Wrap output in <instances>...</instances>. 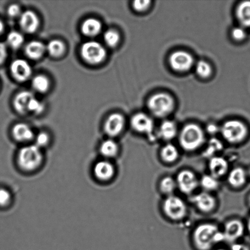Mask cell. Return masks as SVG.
I'll return each mask as SVG.
<instances>
[{
  "label": "cell",
  "mask_w": 250,
  "mask_h": 250,
  "mask_svg": "<svg viewBox=\"0 0 250 250\" xmlns=\"http://www.w3.org/2000/svg\"><path fill=\"white\" fill-rule=\"evenodd\" d=\"M193 242L197 250H210L215 245L225 241L224 232L213 224H203L193 232Z\"/></svg>",
  "instance_id": "cell-1"
},
{
  "label": "cell",
  "mask_w": 250,
  "mask_h": 250,
  "mask_svg": "<svg viewBox=\"0 0 250 250\" xmlns=\"http://www.w3.org/2000/svg\"><path fill=\"white\" fill-rule=\"evenodd\" d=\"M17 164L24 171H34L43 163V155L42 149L36 145L26 146L20 149L17 154Z\"/></svg>",
  "instance_id": "cell-2"
},
{
  "label": "cell",
  "mask_w": 250,
  "mask_h": 250,
  "mask_svg": "<svg viewBox=\"0 0 250 250\" xmlns=\"http://www.w3.org/2000/svg\"><path fill=\"white\" fill-rule=\"evenodd\" d=\"M205 134L198 125L188 124L183 127L179 137V142L184 150L192 152L200 148L205 142Z\"/></svg>",
  "instance_id": "cell-3"
},
{
  "label": "cell",
  "mask_w": 250,
  "mask_h": 250,
  "mask_svg": "<svg viewBox=\"0 0 250 250\" xmlns=\"http://www.w3.org/2000/svg\"><path fill=\"white\" fill-rule=\"evenodd\" d=\"M163 209L166 216L173 221L183 220L188 213L187 205L182 198L173 195L164 200Z\"/></svg>",
  "instance_id": "cell-4"
},
{
  "label": "cell",
  "mask_w": 250,
  "mask_h": 250,
  "mask_svg": "<svg viewBox=\"0 0 250 250\" xmlns=\"http://www.w3.org/2000/svg\"><path fill=\"white\" fill-rule=\"evenodd\" d=\"M148 106L149 111L154 116L163 117L167 116L173 109L174 102L170 95L159 93L153 95L149 99Z\"/></svg>",
  "instance_id": "cell-5"
},
{
  "label": "cell",
  "mask_w": 250,
  "mask_h": 250,
  "mask_svg": "<svg viewBox=\"0 0 250 250\" xmlns=\"http://www.w3.org/2000/svg\"><path fill=\"white\" fill-rule=\"evenodd\" d=\"M80 51L83 60L93 65L102 62L107 55L106 49L96 41H89L83 43Z\"/></svg>",
  "instance_id": "cell-6"
},
{
  "label": "cell",
  "mask_w": 250,
  "mask_h": 250,
  "mask_svg": "<svg viewBox=\"0 0 250 250\" xmlns=\"http://www.w3.org/2000/svg\"><path fill=\"white\" fill-rule=\"evenodd\" d=\"M221 133L225 141L230 144H237L246 138L247 129L243 123L237 121H230L223 125Z\"/></svg>",
  "instance_id": "cell-7"
},
{
  "label": "cell",
  "mask_w": 250,
  "mask_h": 250,
  "mask_svg": "<svg viewBox=\"0 0 250 250\" xmlns=\"http://www.w3.org/2000/svg\"><path fill=\"white\" fill-rule=\"evenodd\" d=\"M175 180L177 188L181 192L186 195L194 192L200 184L195 174L189 170L181 171Z\"/></svg>",
  "instance_id": "cell-8"
},
{
  "label": "cell",
  "mask_w": 250,
  "mask_h": 250,
  "mask_svg": "<svg viewBox=\"0 0 250 250\" xmlns=\"http://www.w3.org/2000/svg\"><path fill=\"white\" fill-rule=\"evenodd\" d=\"M193 63L192 56L183 51H176L170 58L171 67L178 72H183L189 70Z\"/></svg>",
  "instance_id": "cell-9"
},
{
  "label": "cell",
  "mask_w": 250,
  "mask_h": 250,
  "mask_svg": "<svg viewBox=\"0 0 250 250\" xmlns=\"http://www.w3.org/2000/svg\"><path fill=\"white\" fill-rule=\"evenodd\" d=\"M94 175L95 177L100 181L107 182L113 178L116 168L114 164L108 159H104L98 161L94 167Z\"/></svg>",
  "instance_id": "cell-10"
},
{
  "label": "cell",
  "mask_w": 250,
  "mask_h": 250,
  "mask_svg": "<svg viewBox=\"0 0 250 250\" xmlns=\"http://www.w3.org/2000/svg\"><path fill=\"white\" fill-rule=\"evenodd\" d=\"M131 125L132 128L139 133L146 134L149 136H153V121L147 115L143 113L135 115L131 119Z\"/></svg>",
  "instance_id": "cell-11"
},
{
  "label": "cell",
  "mask_w": 250,
  "mask_h": 250,
  "mask_svg": "<svg viewBox=\"0 0 250 250\" xmlns=\"http://www.w3.org/2000/svg\"><path fill=\"white\" fill-rule=\"evenodd\" d=\"M223 232L225 236V241L230 244H233L237 239L243 236L244 226L239 220L232 219L226 223Z\"/></svg>",
  "instance_id": "cell-12"
},
{
  "label": "cell",
  "mask_w": 250,
  "mask_h": 250,
  "mask_svg": "<svg viewBox=\"0 0 250 250\" xmlns=\"http://www.w3.org/2000/svg\"><path fill=\"white\" fill-rule=\"evenodd\" d=\"M192 202L203 212L209 213L215 209L217 201L214 196L208 192H202L193 196Z\"/></svg>",
  "instance_id": "cell-13"
},
{
  "label": "cell",
  "mask_w": 250,
  "mask_h": 250,
  "mask_svg": "<svg viewBox=\"0 0 250 250\" xmlns=\"http://www.w3.org/2000/svg\"><path fill=\"white\" fill-rule=\"evenodd\" d=\"M11 72L15 79L24 82L31 77L32 68L26 61L18 59L12 62Z\"/></svg>",
  "instance_id": "cell-14"
},
{
  "label": "cell",
  "mask_w": 250,
  "mask_h": 250,
  "mask_svg": "<svg viewBox=\"0 0 250 250\" xmlns=\"http://www.w3.org/2000/svg\"><path fill=\"white\" fill-rule=\"evenodd\" d=\"M125 120L121 114L114 113L109 116L105 122L104 129L107 136L114 137L119 136L123 131Z\"/></svg>",
  "instance_id": "cell-15"
},
{
  "label": "cell",
  "mask_w": 250,
  "mask_h": 250,
  "mask_svg": "<svg viewBox=\"0 0 250 250\" xmlns=\"http://www.w3.org/2000/svg\"><path fill=\"white\" fill-rule=\"evenodd\" d=\"M38 16L31 11H26L20 16V26L26 33L32 34L38 30L39 26Z\"/></svg>",
  "instance_id": "cell-16"
},
{
  "label": "cell",
  "mask_w": 250,
  "mask_h": 250,
  "mask_svg": "<svg viewBox=\"0 0 250 250\" xmlns=\"http://www.w3.org/2000/svg\"><path fill=\"white\" fill-rule=\"evenodd\" d=\"M210 175L219 180L226 175L229 171V164L224 158L215 156L210 159L209 162Z\"/></svg>",
  "instance_id": "cell-17"
},
{
  "label": "cell",
  "mask_w": 250,
  "mask_h": 250,
  "mask_svg": "<svg viewBox=\"0 0 250 250\" xmlns=\"http://www.w3.org/2000/svg\"><path fill=\"white\" fill-rule=\"evenodd\" d=\"M12 136L16 141L26 142L34 139L33 130L28 125L23 123L17 124L12 130Z\"/></svg>",
  "instance_id": "cell-18"
},
{
  "label": "cell",
  "mask_w": 250,
  "mask_h": 250,
  "mask_svg": "<svg viewBox=\"0 0 250 250\" xmlns=\"http://www.w3.org/2000/svg\"><path fill=\"white\" fill-rule=\"evenodd\" d=\"M34 95L29 91H22L19 93L14 100L15 109L19 114H24L28 112V106Z\"/></svg>",
  "instance_id": "cell-19"
},
{
  "label": "cell",
  "mask_w": 250,
  "mask_h": 250,
  "mask_svg": "<svg viewBox=\"0 0 250 250\" xmlns=\"http://www.w3.org/2000/svg\"><path fill=\"white\" fill-rule=\"evenodd\" d=\"M102 29V24L99 20L90 18L85 20L82 25V33L88 37L99 35Z\"/></svg>",
  "instance_id": "cell-20"
},
{
  "label": "cell",
  "mask_w": 250,
  "mask_h": 250,
  "mask_svg": "<svg viewBox=\"0 0 250 250\" xmlns=\"http://www.w3.org/2000/svg\"><path fill=\"white\" fill-rule=\"evenodd\" d=\"M246 171L241 167H236L230 171L228 176V182L232 187L241 188L246 182Z\"/></svg>",
  "instance_id": "cell-21"
},
{
  "label": "cell",
  "mask_w": 250,
  "mask_h": 250,
  "mask_svg": "<svg viewBox=\"0 0 250 250\" xmlns=\"http://www.w3.org/2000/svg\"><path fill=\"white\" fill-rule=\"evenodd\" d=\"M46 46L39 41H32L26 45L24 51L26 55L31 60H36L43 55Z\"/></svg>",
  "instance_id": "cell-22"
},
{
  "label": "cell",
  "mask_w": 250,
  "mask_h": 250,
  "mask_svg": "<svg viewBox=\"0 0 250 250\" xmlns=\"http://www.w3.org/2000/svg\"><path fill=\"white\" fill-rule=\"evenodd\" d=\"M119 147L113 139H109L102 142L100 147V153L105 159L115 158L119 153Z\"/></svg>",
  "instance_id": "cell-23"
},
{
  "label": "cell",
  "mask_w": 250,
  "mask_h": 250,
  "mask_svg": "<svg viewBox=\"0 0 250 250\" xmlns=\"http://www.w3.org/2000/svg\"><path fill=\"white\" fill-rule=\"evenodd\" d=\"M160 156L164 163L168 164L175 163L179 158V151L177 148L173 144H168L162 148Z\"/></svg>",
  "instance_id": "cell-24"
},
{
  "label": "cell",
  "mask_w": 250,
  "mask_h": 250,
  "mask_svg": "<svg viewBox=\"0 0 250 250\" xmlns=\"http://www.w3.org/2000/svg\"><path fill=\"white\" fill-rule=\"evenodd\" d=\"M159 134L162 139L165 141H170L176 136L177 127L173 122L166 121L161 124Z\"/></svg>",
  "instance_id": "cell-25"
},
{
  "label": "cell",
  "mask_w": 250,
  "mask_h": 250,
  "mask_svg": "<svg viewBox=\"0 0 250 250\" xmlns=\"http://www.w3.org/2000/svg\"><path fill=\"white\" fill-rule=\"evenodd\" d=\"M237 17L242 25L250 27V1H244L239 5Z\"/></svg>",
  "instance_id": "cell-26"
},
{
  "label": "cell",
  "mask_w": 250,
  "mask_h": 250,
  "mask_svg": "<svg viewBox=\"0 0 250 250\" xmlns=\"http://www.w3.org/2000/svg\"><path fill=\"white\" fill-rule=\"evenodd\" d=\"M176 188L177 186H176V180L171 176H166L162 179L159 183L161 192L167 196L172 195Z\"/></svg>",
  "instance_id": "cell-27"
},
{
  "label": "cell",
  "mask_w": 250,
  "mask_h": 250,
  "mask_svg": "<svg viewBox=\"0 0 250 250\" xmlns=\"http://www.w3.org/2000/svg\"><path fill=\"white\" fill-rule=\"evenodd\" d=\"M201 186L206 192L217 190L219 187V180L211 175H205L199 182Z\"/></svg>",
  "instance_id": "cell-28"
},
{
  "label": "cell",
  "mask_w": 250,
  "mask_h": 250,
  "mask_svg": "<svg viewBox=\"0 0 250 250\" xmlns=\"http://www.w3.org/2000/svg\"><path fill=\"white\" fill-rule=\"evenodd\" d=\"M31 84L36 91L44 93L48 90L49 87H50V82L45 76L37 75L32 80Z\"/></svg>",
  "instance_id": "cell-29"
},
{
  "label": "cell",
  "mask_w": 250,
  "mask_h": 250,
  "mask_svg": "<svg viewBox=\"0 0 250 250\" xmlns=\"http://www.w3.org/2000/svg\"><path fill=\"white\" fill-rule=\"evenodd\" d=\"M46 50L53 57H60L65 51L64 44L60 40L51 41L46 46Z\"/></svg>",
  "instance_id": "cell-30"
},
{
  "label": "cell",
  "mask_w": 250,
  "mask_h": 250,
  "mask_svg": "<svg viewBox=\"0 0 250 250\" xmlns=\"http://www.w3.org/2000/svg\"><path fill=\"white\" fill-rule=\"evenodd\" d=\"M24 37L17 31H12L7 36V42L12 48L21 47L24 42Z\"/></svg>",
  "instance_id": "cell-31"
},
{
  "label": "cell",
  "mask_w": 250,
  "mask_h": 250,
  "mask_svg": "<svg viewBox=\"0 0 250 250\" xmlns=\"http://www.w3.org/2000/svg\"><path fill=\"white\" fill-rule=\"evenodd\" d=\"M223 144L221 142L217 139L213 138L210 140L207 148L204 153L205 157H209L211 158L215 156V154L219 153L223 149Z\"/></svg>",
  "instance_id": "cell-32"
},
{
  "label": "cell",
  "mask_w": 250,
  "mask_h": 250,
  "mask_svg": "<svg viewBox=\"0 0 250 250\" xmlns=\"http://www.w3.org/2000/svg\"><path fill=\"white\" fill-rule=\"evenodd\" d=\"M104 41L107 46L115 47L119 43L120 35L118 32L114 29H109L104 34Z\"/></svg>",
  "instance_id": "cell-33"
},
{
  "label": "cell",
  "mask_w": 250,
  "mask_h": 250,
  "mask_svg": "<svg viewBox=\"0 0 250 250\" xmlns=\"http://www.w3.org/2000/svg\"><path fill=\"white\" fill-rule=\"evenodd\" d=\"M196 70L198 75L202 78L209 77L212 72L211 67L204 61H200L197 63Z\"/></svg>",
  "instance_id": "cell-34"
},
{
  "label": "cell",
  "mask_w": 250,
  "mask_h": 250,
  "mask_svg": "<svg viewBox=\"0 0 250 250\" xmlns=\"http://www.w3.org/2000/svg\"><path fill=\"white\" fill-rule=\"evenodd\" d=\"M34 141H35L34 145L42 149L48 146L49 142H50V137L46 132H41L34 137Z\"/></svg>",
  "instance_id": "cell-35"
},
{
  "label": "cell",
  "mask_w": 250,
  "mask_h": 250,
  "mask_svg": "<svg viewBox=\"0 0 250 250\" xmlns=\"http://www.w3.org/2000/svg\"><path fill=\"white\" fill-rule=\"evenodd\" d=\"M44 110V106L42 103L41 102L35 97L31 100L28 106V112H33L34 114H41Z\"/></svg>",
  "instance_id": "cell-36"
},
{
  "label": "cell",
  "mask_w": 250,
  "mask_h": 250,
  "mask_svg": "<svg viewBox=\"0 0 250 250\" xmlns=\"http://www.w3.org/2000/svg\"><path fill=\"white\" fill-rule=\"evenodd\" d=\"M12 195L6 188H0V207H6L11 203Z\"/></svg>",
  "instance_id": "cell-37"
},
{
  "label": "cell",
  "mask_w": 250,
  "mask_h": 250,
  "mask_svg": "<svg viewBox=\"0 0 250 250\" xmlns=\"http://www.w3.org/2000/svg\"><path fill=\"white\" fill-rule=\"evenodd\" d=\"M151 1L148 0H144V1H135L133 2V7L137 11L142 12L146 11L148 8Z\"/></svg>",
  "instance_id": "cell-38"
},
{
  "label": "cell",
  "mask_w": 250,
  "mask_h": 250,
  "mask_svg": "<svg viewBox=\"0 0 250 250\" xmlns=\"http://www.w3.org/2000/svg\"><path fill=\"white\" fill-rule=\"evenodd\" d=\"M232 36L234 39L237 41H241L246 38V31L241 27H237L233 29L232 31Z\"/></svg>",
  "instance_id": "cell-39"
},
{
  "label": "cell",
  "mask_w": 250,
  "mask_h": 250,
  "mask_svg": "<svg viewBox=\"0 0 250 250\" xmlns=\"http://www.w3.org/2000/svg\"><path fill=\"white\" fill-rule=\"evenodd\" d=\"M7 14H8V16L12 17V18L21 16V7L17 4H11V6L8 7V9H7Z\"/></svg>",
  "instance_id": "cell-40"
},
{
  "label": "cell",
  "mask_w": 250,
  "mask_h": 250,
  "mask_svg": "<svg viewBox=\"0 0 250 250\" xmlns=\"http://www.w3.org/2000/svg\"><path fill=\"white\" fill-rule=\"evenodd\" d=\"M7 57V49L4 43L0 42V64L4 62Z\"/></svg>",
  "instance_id": "cell-41"
},
{
  "label": "cell",
  "mask_w": 250,
  "mask_h": 250,
  "mask_svg": "<svg viewBox=\"0 0 250 250\" xmlns=\"http://www.w3.org/2000/svg\"><path fill=\"white\" fill-rule=\"evenodd\" d=\"M231 250H250V249L246 245L235 242V243L232 244Z\"/></svg>",
  "instance_id": "cell-42"
},
{
  "label": "cell",
  "mask_w": 250,
  "mask_h": 250,
  "mask_svg": "<svg viewBox=\"0 0 250 250\" xmlns=\"http://www.w3.org/2000/svg\"><path fill=\"white\" fill-rule=\"evenodd\" d=\"M208 131L209 132L210 134H214L217 133L218 131H219V127L214 124H210L208 125Z\"/></svg>",
  "instance_id": "cell-43"
},
{
  "label": "cell",
  "mask_w": 250,
  "mask_h": 250,
  "mask_svg": "<svg viewBox=\"0 0 250 250\" xmlns=\"http://www.w3.org/2000/svg\"><path fill=\"white\" fill-rule=\"evenodd\" d=\"M4 24L2 23V21L0 20V35L2 34V32L4 31Z\"/></svg>",
  "instance_id": "cell-44"
},
{
  "label": "cell",
  "mask_w": 250,
  "mask_h": 250,
  "mask_svg": "<svg viewBox=\"0 0 250 250\" xmlns=\"http://www.w3.org/2000/svg\"><path fill=\"white\" fill-rule=\"evenodd\" d=\"M248 229L249 232H250V217L248 222Z\"/></svg>",
  "instance_id": "cell-45"
},
{
  "label": "cell",
  "mask_w": 250,
  "mask_h": 250,
  "mask_svg": "<svg viewBox=\"0 0 250 250\" xmlns=\"http://www.w3.org/2000/svg\"><path fill=\"white\" fill-rule=\"evenodd\" d=\"M227 250L223 249H216V250Z\"/></svg>",
  "instance_id": "cell-46"
},
{
  "label": "cell",
  "mask_w": 250,
  "mask_h": 250,
  "mask_svg": "<svg viewBox=\"0 0 250 250\" xmlns=\"http://www.w3.org/2000/svg\"><path fill=\"white\" fill-rule=\"evenodd\" d=\"M249 203H250V199H249Z\"/></svg>",
  "instance_id": "cell-47"
},
{
  "label": "cell",
  "mask_w": 250,
  "mask_h": 250,
  "mask_svg": "<svg viewBox=\"0 0 250 250\" xmlns=\"http://www.w3.org/2000/svg\"><path fill=\"white\" fill-rule=\"evenodd\" d=\"M249 174H250V171H249Z\"/></svg>",
  "instance_id": "cell-48"
}]
</instances>
